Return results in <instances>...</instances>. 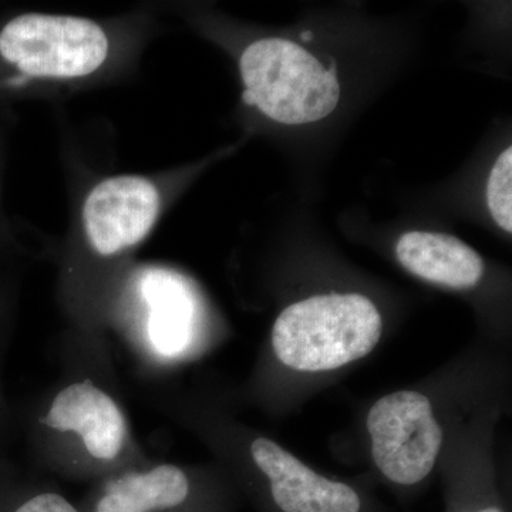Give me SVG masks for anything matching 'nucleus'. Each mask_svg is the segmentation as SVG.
I'll return each mask as SVG.
<instances>
[{"label":"nucleus","instance_id":"1","mask_svg":"<svg viewBox=\"0 0 512 512\" xmlns=\"http://www.w3.org/2000/svg\"><path fill=\"white\" fill-rule=\"evenodd\" d=\"M60 375L18 413L29 457L64 480L96 483L148 457L121 396L109 333L67 328Z\"/></svg>","mask_w":512,"mask_h":512},{"label":"nucleus","instance_id":"2","mask_svg":"<svg viewBox=\"0 0 512 512\" xmlns=\"http://www.w3.org/2000/svg\"><path fill=\"white\" fill-rule=\"evenodd\" d=\"M178 175L114 174L97 178L77 201L57 248V303L69 326L107 333L111 309L177 190Z\"/></svg>","mask_w":512,"mask_h":512},{"label":"nucleus","instance_id":"3","mask_svg":"<svg viewBox=\"0 0 512 512\" xmlns=\"http://www.w3.org/2000/svg\"><path fill=\"white\" fill-rule=\"evenodd\" d=\"M143 15L97 19L64 13L0 16V116L13 104L106 86L131 72L151 32Z\"/></svg>","mask_w":512,"mask_h":512},{"label":"nucleus","instance_id":"4","mask_svg":"<svg viewBox=\"0 0 512 512\" xmlns=\"http://www.w3.org/2000/svg\"><path fill=\"white\" fill-rule=\"evenodd\" d=\"M382 336V316L359 293L312 296L276 319L272 349L299 372H328L369 355Z\"/></svg>","mask_w":512,"mask_h":512},{"label":"nucleus","instance_id":"5","mask_svg":"<svg viewBox=\"0 0 512 512\" xmlns=\"http://www.w3.org/2000/svg\"><path fill=\"white\" fill-rule=\"evenodd\" d=\"M194 322V293L183 276L136 264L114 301L107 333L119 330L141 365L163 372L190 352Z\"/></svg>","mask_w":512,"mask_h":512},{"label":"nucleus","instance_id":"6","mask_svg":"<svg viewBox=\"0 0 512 512\" xmlns=\"http://www.w3.org/2000/svg\"><path fill=\"white\" fill-rule=\"evenodd\" d=\"M242 100L282 124L313 123L328 117L339 103L335 66L285 39L255 40L239 57Z\"/></svg>","mask_w":512,"mask_h":512},{"label":"nucleus","instance_id":"7","mask_svg":"<svg viewBox=\"0 0 512 512\" xmlns=\"http://www.w3.org/2000/svg\"><path fill=\"white\" fill-rule=\"evenodd\" d=\"M367 430L377 468L396 484L413 485L429 476L443 444L430 400L410 390L387 394L375 403Z\"/></svg>","mask_w":512,"mask_h":512},{"label":"nucleus","instance_id":"8","mask_svg":"<svg viewBox=\"0 0 512 512\" xmlns=\"http://www.w3.org/2000/svg\"><path fill=\"white\" fill-rule=\"evenodd\" d=\"M84 512H202L197 474L180 464L148 458L90 484Z\"/></svg>","mask_w":512,"mask_h":512},{"label":"nucleus","instance_id":"9","mask_svg":"<svg viewBox=\"0 0 512 512\" xmlns=\"http://www.w3.org/2000/svg\"><path fill=\"white\" fill-rule=\"evenodd\" d=\"M396 256L412 274L450 288H473L484 275L481 256L451 235L407 232L397 241Z\"/></svg>","mask_w":512,"mask_h":512},{"label":"nucleus","instance_id":"10","mask_svg":"<svg viewBox=\"0 0 512 512\" xmlns=\"http://www.w3.org/2000/svg\"><path fill=\"white\" fill-rule=\"evenodd\" d=\"M272 500L284 512H359L360 498L349 485L319 476L296 458L278 483Z\"/></svg>","mask_w":512,"mask_h":512},{"label":"nucleus","instance_id":"11","mask_svg":"<svg viewBox=\"0 0 512 512\" xmlns=\"http://www.w3.org/2000/svg\"><path fill=\"white\" fill-rule=\"evenodd\" d=\"M0 512H84L49 481L0 458Z\"/></svg>","mask_w":512,"mask_h":512},{"label":"nucleus","instance_id":"12","mask_svg":"<svg viewBox=\"0 0 512 512\" xmlns=\"http://www.w3.org/2000/svg\"><path fill=\"white\" fill-rule=\"evenodd\" d=\"M23 268L25 265L0 264V458L8 457L19 429L18 413L6 396L3 367L18 322Z\"/></svg>","mask_w":512,"mask_h":512},{"label":"nucleus","instance_id":"13","mask_svg":"<svg viewBox=\"0 0 512 512\" xmlns=\"http://www.w3.org/2000/svg\"><path fill=\"white\" fill-rule=\"evenodd\" d=\"M13 117L0 116V264L25 265L40 256L23 241L20 225L9 217L3 205V174L6 160V131Z\"/></svg>","mask_w":512,"mask_h":512},{"label":"nucleus","instance_id":"14","mask_svg":"<svg viewBox=\"0 0 512 512\" xmlns=\"http://www.w3.org/2000/svg\"><path fill=\"white\" fill-rule=\"evenodd\" d=\"M512 148L507 150L495 161L487 184V204L494 221L504 231H512Z\"/></svg>","mask_w":512,"mask_h":512},{"label":"nucleus","instance_id":"15","mask_svg":"<svg viewBox=\"0 0 512 512\" xmlns=\"http://www.w3.org/2000/svg\"><path fill=\"white\" fill-rule=\"evenodd\" d=\"M311 37H312V35L309 32L302 33L303 40H311Z\"/></svg>","mask_w":512,"mask_h":512},{"label":"nucleus","instance_id":"16","mask_svg":"<svg viewBox=\"0 0 512 512\" xmlns=\"http://www.w3.org/2000/svg\"><path fill=\"white\" fill-rule=\"evenodd\" d=\"M480 512H503V511L498 510V508H487V510H483Z\"/></svg>","mask_w":512,"mask_h":512}]
</instances>
